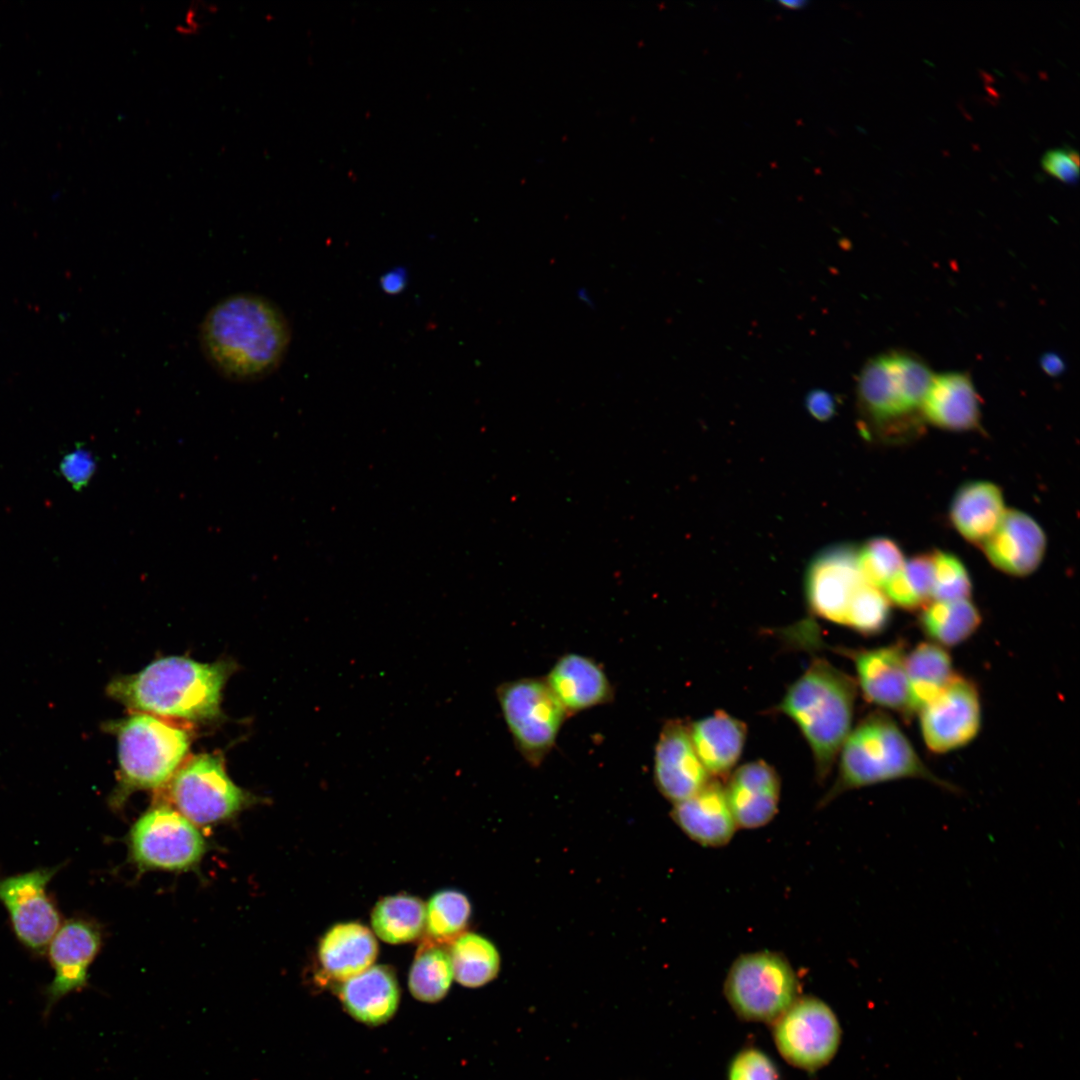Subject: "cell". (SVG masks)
Masks as SVG:
<instances>
[{"label": "cell", "instance_id": "cell-1", "mask_svg": "<svg viewBox=\"0 0 1080 1080\" xmlns=\"http://www.w3.org/2000/svg\"><path fill=\"white\" fill-rule=\"evenodd\" d=\"M201 352L215 372L235 383L258 382L284 361L292 337L282 309L250 292L214 304L199 327Z\"/></svg>", "mask_w": 1080, "mask_h": 1080}, {"label": "cell", "instance_id": "cell-2", "mask_svg": "<svg viewBox=\"0 0 1080 1080\" xmlns=\"http://www.w3.org/2000/svg\"><path fill=\"white\" fill-rule=\"evenodd\" d=\"M233 669L234 664L225 660L201 663L163 657L136 674L112 679L106 693L137 713L211 721L221 715L222 691Z\"/></svg>", "mask_w": 1080, "mask_h": 1080}, {"label": "cell", "instance_id": "cell-3", "mask_svg": "<svg viewBox=\"0 0 1080 1080\" xmlns=\"http://www.w3.org/2000/svg\"><path fill=\"white\" fill-rule=\"evenodd\" d=\"M933 373L915 354L889 351L866 362L856 388L863 436L883 444L916 439L924 430L922 405Z\"/></svg>", "mask_w": 1080, "mask_h": 1080}, {"label": "cell", "instance_id": "cell-4", "mask_svg": "<svg viewBox=\"0 0 1080 1080\" xmlns=\"http://www.w3.org/2000/svg\"><path fill=\"white\" fill-rule=\"evenodd\" d=\"M857 688L850 675L816 658L774 709L799 727L811 748L819 780L829 775L851 731Z\"/></svg>", "mask_w": 1080, "mask_h": 1080}, {"label": "cell", "instance_id": "cell-5", "mask_svg": "<svg viewBox=\"0 0 1080 1080\" xmlns=\"http://www.w3.org/2000/svg\"><path fill=\"white\" fill-rule=\"evenodd\" d=\"M901 779L924 780L950 793L960 792L929 769L890 715L875 711L849 732L840 749L837 778L822 802L845 791Z\"/></svg>", "mask_w": 1080, "mask_h": 1080}, {"label": "cell", "instance_id": "cell-6", "mask_svg": "<svg viewBox=\"0 0 1080 1080\" xmlns=\"http://www.w3.org/2000/svg\"><path fill=\"white\" fill-rule=\"evenodd\" d=\"M103 730L117 738V784L108 802L121 809L140 790L162 789L184 762L190 734L174 721L147 713L108 721Z\"/></svg>", "mask_w": 1080, "mask_h": 1080}, {"label": "cell", "instance_id": "cell-7", "mask_svg": "<svg viewBox=\"0 0 1080 1080\" xmlns=\"http://www.w3.org/2000/svg\"><path fill=\"white\" fill-rule=\"evenodd\" d=\"M166 800L198 826H211L238 815L257 801L228 776L224 760L216 753L190 756L162 788Z\"/></svg>", "mask_w": 1080, "mask_h": 1080}, {"label": "cell", "instance_id": "cell-8", "mask_svg": "<svg viewBox=\"0 0 1080 1080\" xmlns=\"http://www.w3.org/2000/svg\"><path fill=\"white\" fill-rule=\"evenodd\" d=\"M129 858L139 871H188L208 850L198 827L159 801L143 813L128 834Z\"/></svg>", "mask_w": 1080, "mask_h": 1080}, {"label": "cell", "instance_id": "cell-9", "mask_svg": "<svg viewBox=\"0 0 1080 1080\" xmlns=\"http://www.w3.org/2000/svg\"><path fill=\"white\" fill-rule=\"evenodd\" d=\"M496 695L516 748L530 765L539 766L555 745L566 710L545 679L503 682Z\"/></svg>", "mask_w": 1080, "mask_h": 1080}, {"label": "cell", "instance_id": "cell-10", "mask_svg": "<svg viewBox=\"0 0 1080 1080\" xmlns=\"http://www.w3.org/2000/svg\"><path fill=\"white\" fill-rule=\"evenodd\" d=\"M724 991L739 1016L772 1022L797 999L798 982L782 955L761 951L741 955L734 961Z\"/></svg>", "mask_w": 1080, "mask_h": 1080}, {"label": "cell", "instance_id": "cell-11", "mask_svg": "<svg viewBox=\"0 0 1080 1080\" xmlns=\"http://www.w3.org/2000/svg\"><path fill=\"white\" fill-rule=\"evenodd\" d=\"M38 867L0 878V902L5 907L18 942L32 955L43 956L62 924L60 910L48 884L63 868Z\"/></svg>", "mask_w": 1080, "mask_h": 1080}, {"label": "cell", "instance_id": "cell-12", "mask_svg": "<svg viewBox=\"0 0 1080 1080\" xmlns=\"http://www.w3.org/2000/svg\"><path fill=\"white\" fill-rule=\"evenodd\" d=\"M779 1052L792 1065L814 1070L835 1055L841 1038L839 1022L823 1001L797 998L777 1019L773 1029Z\"/></svg>", "mask_w": 1080, "mask_h": 1080}, {"label": "cell", "instance_id": "cell-13", "mask_svg": "<svg viewBox=\"0 0 1080 1080\" xmlns=\"http://www.w3.org/2000/svg\"><path fill=\"white\" fill-rule=\"evenodd\" d=\"M925 746L934 754H946L971 743L982 722L976 684L955 674L948 685L917 712Z\"/></svg>", "mask_w": 1080, "mask_h": 1080}, {"label": "cell", "instance_id": "cell-14", "mask_svg": "<svg viewBox=\"0 0 1080 1080\" xmlns=\"http://www.w3.org/2000/svg\"><path fill=\"white\" fill-rule=\"evenodd\" d=\"M865 581L858 564V547L837 544L825 548L809 563L805 575V593L811 612L827 621L845 625L848 607Z\"/></svg>", "mask_w": 1080, "mask_h": 1080}, {"label": "cell", "instance_id": "cell-15", "mask_svg": "<svg viewBox=\"0 0 1080 1080\" xmlns=\"http://www.w3.org/2000/svg\"><path fill=\"white\" fill-rule=\"evenodd\" d=\"M101 945L102 931L95 921L74 916L61 924L46 952L54 975L43 991L45 1017L63 997L87 985L88 970Z\"/></svg>", "mask_w": 1080, "mask_h": 1080}, {"label": "cell", "instance_id": "cell-16", "mask_svg": "<svg viewBox=\"0 0 1080 1080\" xmlns=\"http://www.w3.org/2000/svg\"><path fill=\"white\" fill-rule=\"evenodd\" d=\"M854 664L857 686L864 698L880 708L912 716L906 674L907 651L902 642L871 649L837 648Z\"/></svg>", "mask_w": 1080, "mask_h": 1080}, {"label": "cell", "instance_id": "cell-17", "mask_svg": "<svg viewBox=\"0 0 1080 1080\" xmlns=\"http://www.w3.org/2000/svg\"><path fill=\"white\" fill-rule=\"evenodd\" d=\"M654 779L658 790L674 804L693 796L710 780L694 749L690 726L682 720L667 721L659 734Z\"/></svg>", "mask_w": 1080, "mask_h": 1080}, {"label": "cell", "instance_id": "cell-18", "mask_svg": "<svg viewBox=\"0 0 1080 1080\" xmlns=\"http://www.w3.org/2000/svg\"><path fill=\"white\" fill-rule=\"evenodd\" d=\"M1046 545L1043 529L1030 515L1009 509L981 546L995 568L1011 576L1024 577L1039 567Z\"/></svg>", "mask_w": 1080, "mask_h": 1080}, {"label": "cell", "instance_id": "cell-19", "mask_svg": "<svg viewBox=\"0 0 1080 1080\" xmlns=\"http://www.w3.org/2000/svg\"><path fill=\"white\" fill-rule=\"evenodd\" d=\"M725 792L737 826L761 827L776 814L780 778L765 761L748 762L731 774Z\"/></svg>", "mask_w": 1080, "mask_h": 1080}, {"label": "cell", "instance_id": "cell-20", "mask_svg": "<svg viewBox=\"0 0 1080 1080\" xmlns=\"http://www.w3.org/2000/svg\"><path fill=\"white\" fill-rule=\"evenodd\" d=\"M545 681L567 714L610 702L612 685L603 668L592 658L578 653L562 655Z\"/></svg>", "mask_w": 1080, "mask_h": 1080}, {"label": "cell", "instance_id": "cell-21", "mask_svg": "<svg viewBox=\"0 0 1080 1080\" xmlns=\"http://www.w3.org/2000/svg\"><path fill=\"white\" fill-rule=\"evenodd\" d=\"M925 422L949 431H970L980 425V399L971 377L945 372L932 378L922 405Z\"/></svg>", "mask_w": 1080, "mask_h": 1080}, {"label": "cell", "instance_id": "cell-22", "mask_svg": "<svg viewBox=\"0 0 1080 1080\" xmlns=\"http://www.w3.org/2000/svg\"><path fill=\"white\" fill-rule=\"evenodd\" d=\"M672 817L692 840L710 847L727 844L737 827L725 787L711 779L693 796L675 803Z\"/></svg>", "mask_w": 1080, "mask_h": 1080}, {"label": "cell", "instance_id": "cell-23", "mask_svg": "<svg viewBox=\"0 0 1080 1080\" xmlns=\"http://www.w3.org/2000/svg\"><path fill=\"white\" fill-rule=\"evenodd\" d=\"M399 995L395 974L384 965L371 966L345 980L339 989L344 1009L367 1025H379L391 1019L398 1008Z\"/></svg>", "mask_w": 1080, "mask_h": 1080}, {"label": "cell", "instance_id": "cell-24", "mask_svg": "<svg viewBox=\"0 0 1080 1080\" xmlns=\"http://www.w3.org/2000/svg\"><path fill=\"white\" fill-rule=\"evenodd\" d=\"M1006 512L1001 489L989 481H971L955 493L949 517L953 527L968 542L982 545Z\"/></svg>", "mask_w": 1080, "mask_h": 1080}, {"label": "cell", "instance_id": "cell-25", "mask_svg": "<svg viewBox=\"0 0 1080 1080\" xmlns=\"http://www.w3.org/2000/svg\"><path fill=\"white\" fill-rule=\"evenodd\" d=\"M744 722L717 711L690 725L696 754L709 775L725 776L739 760L745 744Z\"/></svg>", "mask_w": 1080, "mask_h": 1080}, {"label": "cell", "instance_id": "cell-26", "mask_svg": "<svg viewBox=\"0 0 1080 1080\" xmlns=\"http://www.w3.org/2000/svg\"><path fill=\"white\" fill-rule=\"evenodd\" d=\"M378 953L372 932L356 922L341 923L326 932L319 945V960L326 974L339 981L369 969Z\"/></svg>", "mask_w": 1080, "mask_h": 1080}, {"label": "cell", "instance_id": "cell-27", "mask_svg": "<svg viewBox=\"0 0 1080 1080\" xmlns=\"http://www.w3.org/2000/svg\"><path fill=\"white\" fill-rule=\"evenodd\" d=\"M906 674L912 715L940 693L955 675L949 652L931 641L921 642L907 652Z\"/></svg>", "mask_w": 1080, "mask_h": 1080}, {"label": "cell", "instance_id": "cell-28", "mask_svg": "<svg viewBox=\"0 0 1080 1080\" xmlns=\"http://www.w3.org/2000/svg\"><path fill=\"white\" fill-rule=\"evenodd\" d=\"M982 616L968 599L931 601L921 608L919 624L927 637L944 648L968 640L979 628Z\"/></svg>", "mask_w": 1080, "mask_h": 1080}, {"label": "cell", "instance_id": "cell-29", "mask_svg": "<svg viewBox=\"0 0 1080 1080\" xmlns=\"http://www.w3.org/2000/svg\"><path fill=\"white\" fill-rule=\"evenodd\" d=\"M371 924L376 935L391 944L412 941L425 925V906L409 895L389 896L374 907Z\"/></svg>", "mask_w": 1080, "mask_h": 1080}, {"label": "cell", "instance_id": "cell-30", "mask_svg": "<svg viewBox=\"0 0 1080 1080\" xmlns=\"http://www.w3.org/2000/svg\"><path fill=\"white\" fill-rule=\"evenodd\" d=\"M450 958L456 980L466 987H480L493 980L500 968V956L487 938L465 933L451 947Z\"/></svg>", "mask_w": 1080, "mask_h": 1080}, {"label": "cell", "instance_id": "cell-31", "mask_svg": "<svg viewBox=\"0 0 1080 1080\" xmlns=\"http://www.w3.org/2000/svg\"><path fill=\"white\" fill-rule=\"evenodd\" d=\"M933 583V553H921L905 560L901 570L881 590L891 604L916 610L931 601Z\"/></svg>", "mask_w": 1080, "mask_h": 1080}, {"label": "cell", "instance_id": "cell-32", "mask_svg": "<svg viewBox=\"0 0 1080 1080\" xmlns=\"http://www.w3.org/2000/svg\"><path fill=\"white\" fill-rule=\"evenodd\" d=\"M453 976L449 953L435 945H423L411 966L408 985L414 998L434 1003L445 997Z\"/></svg>", "mask_w": 1080, "mask_h": 1080}, {"label": "cell", "instance_id": "cell-33", "mask_svg": "<svg viewBox=\"0 0 1080 1080\" xmlns=\"http://www.w3.org/2000/svg\"><path fill=\"white\" fill-rule=\"evenodd\" d=\"M471 906L467 897L454 890L436 893L425 908L428 933L439 942L456 939L467 926Z\"/></svg>", "mask_w": 1080, "mask_h": 1080}, {"label": "cell", "instance_id": "cell-34", "mask_svg": "<svg viewBox=\"0 0 1080 1080\" xmlns=\"http://www.w3.org/2000/svg\"><path fill=\"white\" fill-rule=\"evenodd\" d=\"M890 618L891 602L880 588L865 581L848 607L844 626L863 635H875L887 627Z\"/></svg>", "mask_w": 1080, "mask_h": 1080}, {"label": "cell", "instance_id": "cell-35", "mask_svg": "<svg viewBox=\"0 0 1080 1080\" xmlns=\"http://www.w3.org/2000/svg\"><path fill=\"white\" fill-rule=\"evenodd\" d=\"M905 560L901 547L888 537H873L858 547L863 578L880 589L901 570Z\"/></svg>", "mask_w": 1080, "mask_h": 1080}, {"label": "cell", "instance_id": "cell-36", "mask_svg": "<svg viewBox=\"0 0 1080 1080\" xmlns=\"http://www.w3.org/2000/svg\"><path fill=\"white\" fill-rule=\"evenodd\" d=\"M933 561L934 583L931 601H956L970 598L972 582L963 562L953 553L945 551H934Z\"/></svg>", "mask_w": 1080, "mask_h": 1080}, {"label": "cell", "instance_id": "cell-37", "mask_svg": "<svg viewBox=\"0 0 1080 1080\" xmlns=\"http://www.w3.org/2000/svg\"><path fill=\"white\" fill-rule=\"evenodd\" d=\"M728 1080H779V1074L765 1053L750 1048L741 1051L732 1060Z\"/></svg>", "mask_w": 1080, "mask_h": 1080}, {"label": "cell", "instance_id": "cell-38", "mask_svg": "<svg viewBox=\"0 0 1080 1080\" xmlns=\"http://www.w3.org/2000/svg\"><path fill=\"white\" fill-rule=\"evenodd\" d=\"M60 470L74 488L81 489L88 484L93 476L96 470V461L88 450L77 448L63 458Z\"/></svg>", "mask_w": 1080, "mask_h": 1080}, {"label": "cell", "instance_id": "cell-39", "mask_svg": "<svg viewBox=\"0 0 1080 1080\" xmlns=\"http://www.w3.org/2000/svg\"><path fill=\"white\" fill-rule=\"evenodd\" d=\"M1041 164L1046 172L1064 182L1074 183L1078 179L1079 156L1076 151L1049 150L1043 155Z\"/></svg>", "mask_w": 1080, "mask_h": 1080}, {"label": "cell", "instance_id": "cell-40", "mask_svg": "<svg viewBox=\"0 0 1080 1080\" xmlns=\"http://www.w3.org/2000/svg\"><path fill=\"white\" fill-rule=\"evenodd\" d=\"M806 408L811 416L819 421L829 420L836 411V402L833 396L823 390H815L806 397Z\"/></svg>", "mask_w": 1080, "mask_h": 1080}, {"label": "cell", "instance_id": "cell-41", "mask_svg": "<svg viewBox=\"0 0 1080 1080\" xmlns=\"http://www.w3.org/2000/svg\"><path fill=\"white\" fill-rule=\"evenodd\" d=\"M379 284L384 293L388 295H397L401 293L408 284V272L403 267L393 268L380 277Z\"/></svg>", "mask_w": 1080, "mask_h": 1080}, {"label": "cell", "instance_id": "cell-42", "mask_svg": "<svg viewBox=\"0 0 1080 1080\" xmlns=\"http://www.w3.org/2000/svg\"><path fill=\"white\" fill-rule=\"evenodd\" d=\"M1043 370L1049 375H1058L1063 371L1064 363L1056 354L1048 353L1041 359Z\"/></svg>", "mask_w": 1080, "mask_h": 1080}, {"label": "cell", "instance_id": "cell-43", "mask_svg": "<svg viewBox=\"0 0 1080 1080\" xmlns=\"http://www.w3.org/2000/svg\"><path fill=\"white\" fill-rule=\"evenodd\" d=\"M779 4L782 5L785 8L799 9V8L804 7L807 4V2H805V1H797V0H794V1H779Z\"/></svg>", "mask_w": 1080, "mask_h": 1080}]
</instances>
